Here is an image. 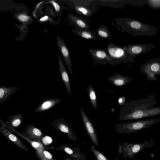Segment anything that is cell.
I'll return each mask as SVG.
<instances>
[{"label": "cell", "instance_id": "27", "mask_svg": "<svg viewBox=\"0 0 160 160\" xmlns=\"http://www.w3.org/2000/svg\"><path fill=\"white\" fill-rule=\"evenodd\" d=\"M90 148L95 156V160H110L101 152L96 149L94 146L91 147Z\"/></svg>", "mask_w": 160, "mask_h": 160}, {"label": "cell", "instance_id": "5", "mask_svg": "<svg viewBox=\"0 0 160 160\" xmlns=\"http://www.w3.org/2000/svg\"><path fill=\"white\" fill-rule=\"evenodd\" d=\"M106 50L116 64L122 62L132 63L135 60V58L125 51L123 47L120 45L111 43L108 44Z\"/></svg>", "mask_w": 160, "mask_h": 160}, {"label": "cell", "instance_id": "29", "mask_svg": "<svg viewBox=\"0 0 160 160\" xmlns=\"http://www.w3.org/2000/svg\"><path fill=\"white\" fill-rule=\"evenodd\" d=\"M42 141L45 145H47L52 143V140L51 137L48 136H46L43 138Z\"/></svg>", "mask_w": 160, "mask_h": 160}, {"label": "cell", "instance_id": "6", "mask_svg": "<svg viewBox=\"0 0 160 160\" xmlns=\"http://www.w3.org/2000/svg\"><path fill=\"white\" fill-rule=\"evenodd\" d=\"M140 71L145 74L148 81H157L156 75H160V58L152 59L142 64Z\"/></svg>", "mask_w": 160, "mask_h": 160}, {"label": "cell", "instance_id": "9", "mask_svg": "<svg viewBox=\"0 0 160 160\" xmlns=\"http://www.w3.org/2000/svg\"><path fill=\"white\" fill-rule=\"evenodd\" d=\"M155 47V45L152 44H139L128 45L123 48L131 56L135 58L137 56L147 53Z\"/></svg>", "mask_w": 160, "mask_h": 160}, {"label": "cell", "instance_id": "26", "mask_svg": "<svg viewBox=\"0 0 160 160\" xmlns=\"http://www.w3.org/2000/svg\"><path fill=\"white\" fill-rule=\"evenodd\" d=\"M35 151L37 157L40 160H54L53 155L46 149H41Z\"/></svg>", "mask_w": 160, "mask_h": 160}, {"label": "cell", "instance_id": "19", "mask_svg": "<svg viewBox=\"0 0 160 160\" xmlns=\"http://www.w3.org/2000/svg\"><path fill=\"white\" fill-rule=\"evenodd\" d=\"M108 80L113 85L118 87L125 86L129 83L132 78L128 76L121 75L119 73H116L109 77Z\"/></svg>", "mask_w": 160, "mask_h": 160}, {"label": "cell", "instance_id": "1", "mask_svg": "<svg viewBox=\"0 0 160 160\" xmlns=\"http://www.w3.org/2000/svg\"><path fill=\"white\" fill-rule=\"evenodd\" d=\"M154 95L142 99L126 102L121 108L120 120H132L160 114V106L155 107L157 101Z\"/></svg>", "mask_w": 160, "mask_h": 160}, {"label": "cell", "instance_id": "34", "mask_svg": "<svg viewBox=\"0 0 160 160\" xmlns=\"http://www.w3.org/2000/svg\"><path fill=\"white\" fill-rule=\"evenodd\" d=\"M65 160H72L70 158H67L65 159Z\"/></svg>", "mask_w": 160, "mask_h": 160}, {"label": "cell", "instance_id": "22", "mask_svg": "<svg viewBox=\"0 0 160 160\" xmlns=\"http://www.w3.org/2000/svg\"><path fill=\"white\" fill-rule=\"evenodd\" d=\"M22 116L21 114H17L10 117L6 124L11 128L15 129L18 128L21 124Z\"/></svg>", "mask_w": 160, "mask_h": 160}, {"label": "cell", "instance_id": "10", "mask_svg": "<svg viewBox=\"0 0 160 160\" xmlns=\"http://www.w3.org/2000/svg\"><path fill=\"white\" fill-rule=\"evenodd\" d=\"M55 129L59 131L66 133L71 140L76 141V136L69 125L62 118L55 119L52 123Z\"/></svg>", "mask_w": 160, "mask_h": 160}, {"label": "cell", "instance_id": "28", "mask_svg": "<svg viewBox=\"0 0 160 160\" xmlns=\"http://www.w3.org/2000/svg\"><path fill=\"white\" fill-rule=\"evenodd\" d=\"M147 4L153 9L160 8V0H147Z\"/></svg>", "mask_w": 160, "mask_h": 160}, {"label": "cell", "instance_id": "11", "mask_svg": "<svg viewBox=\"0 0 160 160\" xmlns=\"http://www.w3.org/2000/svg\"><path fill=\"white\" fill-rule=\"evenodd\" d=\"M57 43L58 48L71 74L72 75V64L70 52L64 40L57 36Z\"/></svg>", "mask_w": 160, "mask_h": 160}, {"label": "cell", "instance_id": "25", "mask_svg": "<svg viewBox=\"0 0 160 160\" xmlns=\"http://www.w3.org/2000/svg\"><path fill=\"white\" fill-rule=\"evenodd\" d=\"M87 90L93 108L96 110L97 108V100L96 91L93 87L90 85L88 87Z\"/></svg>", "mask_w": 160, "mask_h": 160}, {"label": "cell", "instance_id": "15", "mask_svg": "<svg viewBox=\"0 0 160 160\" xmlns=\"http://www.w3.org/2000/svg\"><path fill=\"white\" fill-rule=\"evenodd\" d=\"M0 132L8 139L20 148L26 151L28 149L21 140L14 133L3 126H0Z\"/></svg>", "mask_w": 160, "mask_h": 160}, {"label": "cell", "instance_id": "33", "mask_svg": "<svg viewBox=\"0 0 160 160\" xmlns=\"http://www.w3.org/2000/svg\"><path fill=\"white\" fill-rule=\"evenodd\" d=\"M48 16H44L42 18H41L40 19V20L41 22H44L45 21H46L48 19Z\"/></svg>", "mask_w": 160, "mask_h": 160}, {"label": "cell", "instance_id": "31", "mask_svg": "<svg viewBox=\"0 0 160 160\" xmlns=\"http://www.w3.org/2000/svg\"><path fill=\"white\" fill-rule=\"evenodd\" d=\"M126 98L124 96H122L118 98V102L121 106H123L126 102Z\"/></svg>", "mask_w": 160, "mask_h": 160}, {"label": "cell", "instance_id": "16", "mask_svg": "<svg viewBox=\"0 0 160 160\" xmlns=\"http://www.w3.org/2000/svg\"><path fill=\"white\" fill-rule=\"evenodd\" d=\"M58 59L60 73L68 92L70 96L71 95V91L69 76L62 59L59 54L58 55Z\"/></svg>", "mask_w": 160, "mask_h": 160}, {"label": "cell", "instance_id": "12", "mask_svg": "<svg viewBox=\"0 0 160 160\" xmlns=\"http://www.w3.org/2000/svg\"><path fill=\"white\" fill-rule=\"evenodd\" d=\"M22 135L29 139L36 142H41L44 137L42 130L32 124L28 125Z\"/></svg>", "mask_w": 160, "mask_h": 160}, {"label": "cell", "instance_id": "3", "mask_svg": "<svg viewBox=\"0 0 160 160\" xmlns=\"http://www.w3.org/2000/svg\"><path fill=\"white\" fill-rule=\"evenodd\" d=\"M160 121V119H148L136 121L119 123L115 126L116 131L121 134L136 133L139 131L148 128Z\"/></svg>", "mask_w": 160, "mask_h": 160}, {"label": "cell", "instance_id": "7", "mask_svg": "<svg viewBox=\"0 0 160 160\" xmlns=\"http://www.w3.org/2000/svg\"><path fill=\"white\" fill-rule=\"evenodd\" d=\"M88 51L91 54L92 59L96 63H101L103 65L108 63L114 66L116 64L106 49H89Z\"/></svg>", "mask_w": 160, "mask_h": 160}, {"label": "cell", "instance_id": "32", "mask_svg": "<svg viewBox=\"0 0 160 160\" xmlns=\"http://www.w3.org/2000/svg\"><path fill=\"white\" fill-rule=\"evenodd\" d=\"M52 4L56 11L57 12L59 11L60 9L59 5L55 2H53Z\"/></svg>", "mask_w": 160, "mask_h": 160}, {"label": "cell", "instance_id": "2", "mask_svg": "<svg viewBox=\"0 0 160 160\" xmlns=\"http://www.w3.org/2000/svg\"><path fill=\"white\" fill-rule=\"evenodd\" d=\"M116 25L121 28V31L126 32L133 36H153L158 31L157 28L152 25L128 17L123 18H116Z\"/></svg>", "mask_w": 160, "mask_h": 160}, {"label": "cell", "instance_id": "4", "mask_svg": "<svg viewBox=\"0 0 160 160\" xmlns=\"http://www.w3.org/2000/svg\"><path fill=\"white\" fill-rule=\"evenodd\" d=\"M119 144V155L122 153V156L124 158H134L136 154L141 150L147 148L152 147L154 142L146 140L142 143H131L123 142L122 145H121L120 143Z\"/></svg>", "mask_w": 160, "mask_h": 160}, {"label": "cell", "instance_id": "23", "mask_svg": "<svg viewBox=\"0 0 160 160\" xmlns=\"http://www.w3.org/2000/svg\"><path fill=\"white\" fill-rule=\"evenodd\" d=\"M72 32L80 37L86 40H94L97 39L96 33L88 29H73Z\"/></svg>", "mask_w": 160, "mask_h": 160}, {"label": "cell", "instance_id": "8", "mask_svg": "<svg viewBox=\"0 0 160 160\" xmlns=\"http://www.w3.org/2000/svg\"><path fill=\"white\" fill-rule=\"evenodd\" d=\"M80 112L86 132L93 143L99 146L98 139L94 126L85 112L81 108Z\"/></svg>", "mask_w": 160, "mask_h": 160}, {"label": "cell", "instance_id": "17", "mask_svg": "<svg viewBox=\"0 0 160 160\" xmlns=\"http://www.w3.org/2000/svg\"><path fill=\"white\" fill-rule=\"evenodd\" d=\"M0 122L2 126L5 127L6 128L11 130L12 132H15L18 135V136L21 137L27 141L31 145L32 147L35 149V150H38L41 149H51L52 150L55 149L53 145H52L50 147H47L44 146L42 143L41 142H36L31 140L29 139L25 136H24L22 135V134L18 132H17L15 129H13L7 126L5 124L1 119H0Z\"/></svg>", "mask_w": 160, "mask_h": 160}, {"label": "cell", "instance_id": "18", "mask_svg": "<svg viewBox=\"0 0 160 160\" xmlns=\"http://www.w3.org/2000/svg\"><path fill=\"white\" fill-rule=\"evenodd\" d=\"M68 18L71 23L76 28L79 30L89 29L90 26L86 19L84 18L77 16L72 13L68 14Z\"/></svg>", "mask_w": 160, "mask_h": 160}, {"label": "cell", "instance_id": "20", "mask_svg": "<svg viewBox=\"0 0 160 160\" xmlns=\"http://www.w3.org/2000/svg\"><path fill=\"white\" fill-rule=\"evenodd\" d=\"M60 101V99L56 98L45 99L37 107L34 112H40L50 110L58 104Z\"/></svg>", "mask_w": 160, "mask_h": 160}, {"label": "cell", "instance_id": "24", "mask_svg": "<svg viewBox=\"0 0 160 160\" xmlns=\"http://www.w3.org/2000/svg\"><path fill=\"white\" fill-rule=\"evenodd\" d=\"M96 32L97 36L99 38L109 39L112 37V34L108 28L105 25L102 24L97 29L94 30Z\"/></svg>", "mask_w": 160, "mask_h": 160}, {"label": "cell", "instance_id": "30", "mask_svg": "<svg viewBox=\"0 0 160 160\" xmlns=\"http://www.w3.org/2000/svg\"><path fill=\"white\" fill-rule=\"evenodd\" d=\"M18 18L23 22H26L28 20L29 17L24 14H21L20 15H18L17 16Z\"/></svg>", "mask_w": 160, "mask_h": 160}, {"label": "cell", "instance_id": "13", "mask_svg": "<svg viewBox=\"0 0 160 160\" xmlns=\"http://www.w3.org/2000/svg\"><path fill=\"white\" fill-rule=\"evenodd\" d=\"M91 1L77 0L72 1L74 3V8L77 13L80 15L90 17L93 15L94 12L88 6Z\"/></svg>", "mask_w": 160, "mask_h": 160}, {"label": "cell", "instance_id": "14", "mask_svg": "<svg viewBox=\"0 0 160 160\" xmlns=\"http://www.w3.org/2000/svg\"><path fill=\"white\" fill-rule=\"evenodd\" d=\"M55 149L65 152L68 154L70 157L72 158L74 160H86L83 153L80 151L79 148L77 147L73 148L70 145L64 144Z\"/></svg>", "mask_w": 160, "mask_h": 160}, {"label": "cell", "instance_id": "21", "mask_svg": "<svg viewBox=\"0 0 160 160\" xmlns=\"http://www.w3.org/2000/svg\"><path fill=\"white\" fill-rule=\"evenodd\" d=\"M17 87L3 86L0 87V103L9 98L18 89Z\"/></svg>", "mask_w": 160, "mask_h": 160}]
</instances>
